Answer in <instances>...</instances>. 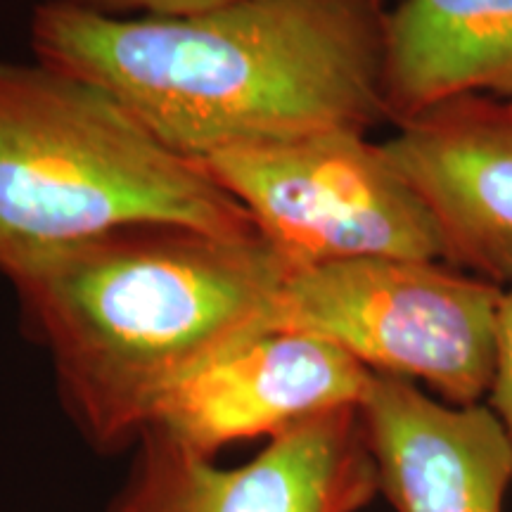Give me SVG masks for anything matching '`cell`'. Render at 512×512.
Wrapping results in <instances>:
<instances>
[{
    "mask_svg": "<svg viewBox=\"0 0 512 512\" xmlns=\"http://www.w3.org/2000/svg\"><path fill=\"white\" fill-rule=\"evenodd\" d=\"M373 370L309 332L268 330L230 349L171 389L155 430L195 456L271 441L316 415L361 406Z\"/></svg>",
    "mask_w": 512,
    "mask_h": 512,
    "instance_id": "obj_7",
    "label": "cell"
},
{
    "mask_svg": "<svg viewBox=\"0 0 512 512\" xmlns=\"http://www.w3.org/2000/svg\"><path fill=\"white\" fill-rule=\"evenodd\" d=\"M292 266L349 259L446 264L432 211L368 133L325 131L200 162Z\"/></svg>",
    "mask_w": 512,
    "mask_h": 512,
    "instance_id": "obj_5",
    "label": "cell"
},
{
    "mask_svg": "<svg viewBox=\"0 0 512 512\" xmlns=\"http://www.w3.org/2000/svg\"><path fill=\"white\" fill-rule=\"evenodd\" d=\"M486 399H489L486 406L503 422L512 444V280L503 287L496 311L494 375H491V387Z\"/></svg>",
    "mask_w": 512,
    "mask_h": 512,
    "instance_id": "obj_11",
    "label": "cell"
},
{
    "mask_svg": "<svg viewBox=\"0 0 512 512\" xmlns=\"http://www.w3.org/2000/svg\"><path fill=\"white\" fill-rule=\"evenodd\" d=\"M384 0H240L195 17H114L43 0L36 62L95 83L178 155L389 121Z\"/></svg>",
    "mask_w": 512,
    "mask_h": 512,
    "instance_id": "obj_1",
    "label": "cell"
},
{
    "mask_svg": "<svg viewBox=\"0 0 512 512\" xmlns=\"http://www.w3.org/2000/svg\"><path fill=\"white\" fill-rule=\"evenodd\" d=\"M60 3L79 5L95 12H105L114 17H152V19H176L195 17L204 12L226 8L240 0H60Z\"/></svg>",
    "mask_w": 512,
    "mask_h": 512,
    "instance_id": "obj_12",
    "label": "cell"
},
{
    "mask_svg": "<svg viewBox=\"0 0 512 512\" xmlns=\"http://www.w3.org/2000/svg\"><path fill=\"white\" fill-rule=\"evenodd\" d=\"M384 95L396 126L458 98L512 110V0H401L387 15Z\"/></svg>",
    "mask_w": 512,
    "mask_h": 512,
    "instance_id": "obj_10",
    "label": "cell"
},
{
    "mask_svg": "<svg viewBox=\"0 0 512 512\" xmlns=\"http://www.w3.org/2000/svg\"><path fill=\"white\" fill-rule=\"evenodd\" d=\"M292 264L256 235L147 223L8 275L64 413L100 456L131 451L171 389L275 328Z\"/></svg>",
    "mask_w": 512,
    "mask_h": 512,
    "instance_id": "obj_2",
    "label": "cell"
},
{
    "mask_svg": "<svg viewBox=\"0 0 512 512\" xmlns=\"http://www.w3.org/2000/svg\"><path fill=\"white\" fill-rule=\"evenodd\" d=\"M147 223L256 235L200 162L166 147L110 93L43 62H0V275Z\"/></svg>",
    "mask_w": 512,
    "mask_h": 512,
    "instance_id": "obj_3",
    "label": "cell"
},
{
    "mask_svg": "<svg viewBox=\"0 0 512 512\" xmlns=\"http://www.w3.org/2000/svg\"><path fill=\"white\" fill-rule=\"evenodd\" d=\"M358 411L380 494L396 512H503L512 444L489 406H453L373 373Z\"/></svg>",
    "mask_w": 512,
    "mask_h": 512,
    "instance_id": "obj_9",
    "label": "cell"
},
{
    "mask_svg": "<svg viewBox=\"0 0 512 512\" xmlns=\"http://www.w3.org/2000/svg\"><path fill=\"white\" fill-rule=\"evenodd\" d=\"M382 150L432 211L446 264L505 287L512 280V110L458 98L420 114Z\"/></svg>",
    "mask_w": 512,
    "mask_h": 512,
    "instance_id": "obj_8",
    "label": "cell"
},
{
    "mask_svg": "<svg viewBox=\"0 0 512 512\" xmlns=\"http://www.w3.org/2000/svg\"><path fill=\"white\" fill-rule=\"evenodd\" d=\"M501 285L441 261L294 266L273 330L337 344L377 375L422 382L453 406L489 394Z\"/></svg>",
    "mask_w": 512,
    "mask_h": 512,
    "instance_id": "obj_4",
    "label": "cell"
},
{
    "mask_svg": "<svg viewBox=\"0 0 512 512\" xmlns=\"http://www.w3.org/2000/svg\"><path fill=\"white\" fill-rule=\"evenodd\" d=\"M377 494L356 406L316 415L233 467L145 430L102 512H361Z\"/></svg>",
    "mask_w": 512,
    "mask_h": 512,
    "instance_id": "obj_6",
    "label": "cell"
}]
</instances>
